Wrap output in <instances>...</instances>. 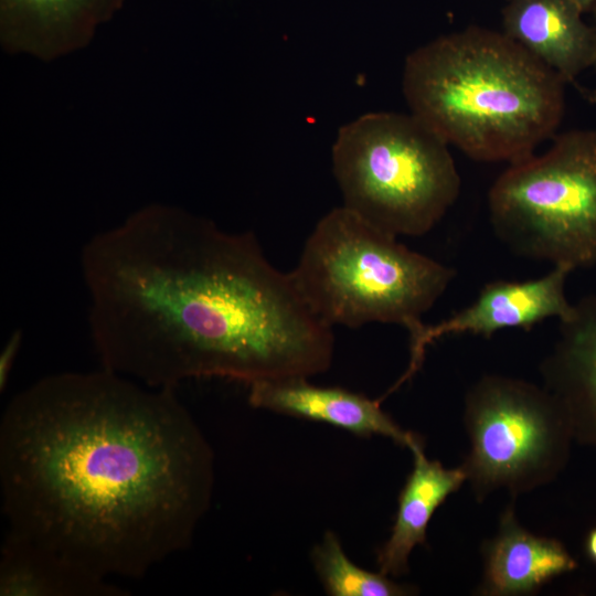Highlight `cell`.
<instances>
[{"label": "cell", "mask_w": 596, "mask_h": 596, "mask_svg": "<svg viewBox=\"0 0 596 596\" xmlns=\"http://www.w3.org/2000/svg\"><path fill=\"white\" fill-rule=\"evenodd\" d=\"M571 1L583 14L593 10L596 4V0H568Z\"/></svg>", "instance_id": "19"}, {"label": "cell", "mask_w": 596, "mask_h": 596, "mask_svg": "<svg viewBox=\"0 0 596 596\" xmlns=\"http://www.w3.org/2000/svg\"><path fill=\"white\" fill-rule=\"evenodd\" d=\"M564 84L503 32L476 25L413 51L402 81L411 114L448 145L477 161L509 163L555 134Z\"/></svg>", "instance_id": "3"}, {"label": "cell", "mask_w": 596, "mask_h": 596, "mask_svg": "<svg viewBox=\"0 0 596 596\" xmlns=\"http://www.w3.org/2000/svg\"><path fill=\"white\" fill-rule=\"evenodd\" d=\"M482 552L481 595H529L577 567L562 542L535 535L523 528L513 505L503 511L497 534L485 542Z\"/></svg>", "instance_id": "12"}, {"label": "cell", "mask_w": 596, "mask_h": 596, "mask_svg": "<svg viewBox=\"0 0 596 596\" xmlns=\"http://www.w3.org/2000/svg\"><path fill=\"white\" fill-rule=\"evenodd\" d=\"M590 12H592V14H593V21H594L593 24H592V26H593V29H594V32H595V39H596V4L594 6V8H593V10H592ZM593 66L596 67V56H595V62H594V65H593Z\"/></svg>", "instance_id": "20"}, {"label": "cell", "mask_w": 596, "mask_h": 596, "mask_svg": "<svg viewBox=\"0 0 596 596\" xmlns=\"http://www.w3.org/2000/svg\"><path fill=\"white\" fill-rule=\"evenodd\" d=\"M124 0H0V39L14 53L51 61L89 43Z\"/></svg>", "instance_id": "10"}, {"label": "cell", "mask_w": 596, "mask_h": 596, "mask_svg": "<svg viewBox=\"0 0 596 596\" xmlns=\"http://www.w3.org/2000/svg\"><path fill=\"white\" fill-rule=\"evenodd\" d=\"M568 0H507L503 33L554 71L565 83L594 65L592 25Z\"/></svg>", "instance_id": "11"}, {"label": "cell", "mask_w": 596, "mask_h": 596, "mask_svg": "<svg viewBox=\"0 0 596 596\" xmlns=\"http://www.w3.org/2000/svg\"><path fill=\"white\" fill-rule=\"evenodd\" d=\"M1 596H123L126 590L58 554L7 532L0 556Z\"/></svg>", "instance_id": "15"}, {"label": "cell", "mask_w": 596, "mask_h": 596, "mask_svg": "<svg viewBox=\"0 0 596 596\" xmlns=\"http://www.w3.org/2000/svg\"><path fill=\"white\" fill-rule=\"evenodd\" d=\"M561 322L560 338L542 364L544 387L563 408L571 428L596 439V297L582 299Z\"/></svg>", "instance_id": "13"}, {"label": "cell", "mask_w": 596, "mask_h": 596, "mask_svg": "<svg viewBox=\"0 0 596 596\" xmlns=\"http://www.w3.org/2000/svg\"><path fill=\"white\" fill-rule=\"evenodd\" d=\"M313 567L331 596H405L415 589L390 579L383 573L366 571L345 554L339 538L327 531L311 552Z\"/></svg>", "instance_id": "16"}, {"label": "cell", "mask_w": 596, "mask_h": 596, "mask_svg": "<svg viewBox=\"0 0 596 596\" xmlns=\"http://www.w3.org/2000/svg\"><path fill=\"white\" fill-rule=\"evenodd\" d=\"M584 549L590 562L596 564V526L592 528L586 534Z\"/></svg>", "instance_id": "18"}, {"label": "cell", "mask_w": 596, "mask_h": 596, "mask_svg": "<svg viewBox=\"0 0 596 596\" xmlns=\"http://www.w3.org/2000/svg\"><path fill=\"white\" fill-rule=\"evenodd\" d=\"M81 272L100 366L148 386L203 377L248 386L331 364L332 327L252 232L150 204L92 236Z\"/></svg>", "instance_id": "2"}, {"label": "cell", "mask_w": 596, "mask_h": 596, "mask_svg": "<svg viewBox=\"0 0 596 596\" xmlns=\"http://www.w3.org/2000/svg\"><path fill=\"white\" fill-rule=\"evenodd\" d=\"M213 454L175 389L102 368L42 377L0 422L8 532L98 577L138 578L189 547Z\"/></svg>", "instance_id": "1"}, {"label": "cell", "mask_w": 596, "mask_h": 596, "mask_svg": "<svg viewBox=\"0 0 596 596\" xmlns=\"http://www.w3.org/2000/svg\"><path fill=\"white\" fill-rule=\"evenodd\" d=\"M23 333L20 330L14 331L8 339L0 354V390L7 387L10 373L22 345Z\"/></svg>", "instance_id": "17"}, {"label": "cell", "mask_w": 596, "mask_h": 596, "mask_svg": "<svg viewBox=\"0 0 596 596\" xmlns=\"http://www.w3.org/2000/svg\"><path fill=\"white\" fill-rule=\"evenodd\" d=\"M396 238L345 206L336 207L312 230L291 278L328 326L392 323L412 339L456 270Z\"/></svg>", "instance_id": "4"}, {"label": "cell", "mask_w": 596, "mask_h": 596, "mask_svg": "<svg viewBox=\"0 0 596 596\" xmlns=\"http://www.w3.org/2000/svg\"><path fill=\"white\" fill-rule=\"evenodd\" d=\"M307 379L291 376L255 382L248 385V402L256 408L321 422L358 436L387 437L408 449L422 441L417 435L398 426L381 408L380 400L342 387L318 386Z\"/></svg>", "instance_id": "9"}, {"label": "cell", "mask_w": 596, "mask_h": 596, "mask_svg": "<svg viewBox=\"0 0 596 596\" xmlns=\"http://www.w3.org/2000/svg\"><path fill=\"white\" fill-rule=\"evenodd\" d=\"M496 235L513 252L575 269L596 263V130L555 137L509 163L488 195Z\"/></svg>", "instance_id": "6"}, {"label": "cell", "mask_w": 596, "mask_h": 596, "mask_svg": "<svg viewBox=\"0 0 596 596\" xmlns=\"http://www.w3.org/2000/svg\"><path fill=\"white\" fill-rule=\"evenodd\" d=\"M332 170L343 206L392 236H422L460 193L449 145L412 114H365L342 126Z\"/></svg>", "instance_id": "5"}, {"label": "cell", "mask_w": 596, "mask_h": 596, "mask_svg": "<svg viewBox=\"0 0 596 596\" xmlns=\"http://www.w3.org/2000/svg\"><path fill=\"white\" fill-rule=\"evenodd\" d=\"M413 469L400 492L397 511L386 542L379 549L376 562L384 575L408 572L412 551L425 544L429 521L445 500L467 480L462 467L445 468L425 455L423 443L409 449Z\"/></svg>", "instance_id": "14"}, {"label": "cell", "mask_w": 596, "mask_h": 596, "mask_svg": "<svg viewBox=\"0 0 596 596\" xmlns=\"http://www.w3.org/2000/svg\"><path fill=\"white\" fill-rule=\"evenodd\" d=\"M464 418L470 450L461 467L479 500L500 488L528 492L563 466L571 426L544 386L487 375L468 391Z\"/></svg>", "instance_id": "7"}, {"label": "cell", "mask_w": 596, "mask_h": 596, "mask_svg": "<svg viewBox=\"0 0 596 596\" xmlns=\"http://www.w3.org/2000/svg\"><path fill=\"white\" fill-rule=\"evenodd\" d=\"M573 269L557 265L546 275L525 281L488 283L476 300L434 326H426L409 339V363L387 394L409 380L422 366L427 347L445 336L471 333L489 338L496 332L531 327L549 318L568 320L575 312L565 296V281Z\"/></svg>", "instance_id": "8"}]
</instances>
